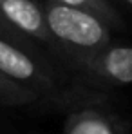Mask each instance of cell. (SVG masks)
Here are the masks:
<instances>
[{
    "label": "cell",
    "mask_w": 132,
    "mask_h": 134,
    "mask_svg": "<svg viewBox=\"0 0 132 134\" xmlns=\"http://www.w3.org/2000/svg\"><path fill=\"white\" fill-rule=\"evenodd\" d=\"M40 4L54 40V54L62 64L112 44L114 29L101 16L54 0H40Z\"/></svg>",
    "instance_id": "6da1fadb"
},
{
    "label": "cell",
    "mask_w": 132,
    "mask_h": 134,
    "mask_svg": "<svg viewBox=\"0 0 132 134\" xmlns=\"http://www.w3.org/2000/svg\"><path fill=\"white\" fill-rule=\"evenodd\" d=\"M0 72L35 91L42 102L65 109L78 85H67L38 45H20L0 38Z\"/></svg>",
    "instance_id": "7a4b0ae2"
},
{
    "label": "cell",
    "mask_w": 132,
    "mask_h": 134,
    "mask_svg": "<svg viewBox=\"0 0 132 134\" xmlns=\"http://www.w3.org/2000/svg\"><path fill=\"white\" fill-rule=\"evenodd\" d=\"M64 65L87 89L107 92L109 89L127 87L132 85V45L109 44L92 54L71 58Z\"/></svg>",
    "instance_id": "3957f363"
},
{
    "label": "cell",
    "mask_w": 132,
    "mask_h": 134,
    "mask_svg": "<svg viewBox=\"0 0 132 134\" xmlns=\"http://www.w3.org/2000/svg\"><path fill=\"white\" fill-rule=\"evenodd\" d=\"M107 103V92L87 89L67 109L64 134H129L130 123Z\"/></svg>",
    "instance_id": "277c9868"
},
{
    "label": "cell",
    "mask_w": 132,
    "mask_h": 134,
    "mask_svg": "<svg viewBox=\"0 0 132 134\" xmlns=\"http://www.w3.org/2000/svg\"><path fill=\"white\" fill-rule=\"evenodd\" d=\"M0 13L15 29L36 44H44L54 54V40L40 0H0Z\"/></svg>",
    "instance_id": "5b68a950"
},
{
    "label": "cell",
    "mask_w": 132,
    "mask_h": 134,
    "mask_svg": "<svg viewBox=\"0 0 132 134\" xmlns=\"http://www.w3.org/2000/svg\"><path fill=\"white\" fill-rule=\"evenodd\" d=\"M40 102L42 98L35 91L13 82L0 72V107H29Z\"/></svg>",
    "instance_id": "8992f818"
},
{
    "label": "cell",
    "mask_w": 132,
    "mask_h": 134,
    "mask_svg": "<svg viewBox=\"0 0 132 134\" xmlns=\"http://www.w3.org/2000/svg\"><path fill=\"white\" fill-rule=\"evenodd\" d=\"M54 2H60V4H65V5H71V7H80V9L90 11V13L101 16L103 20H107L112 25L114 31L125 27L123 18L119 16V13L116 11V7L110 4L109 0H54Z\"/></svg>",
    "instance_id": "52a82bcc"
},
{
    "label": "cell",
    "mask_w": 132,
    "mask_h": 134,
    "mask_svg": "<svg viewBox=\"0 0 132 134\" xmlns=\"http://www.w3.org/2000/svg\"><path fill=\"white\" fill-rule=\"evenodd\" d=\"M0 38L9 40V42H15V44H20V45H29V47L36 45L35 40H31L29 36H25V35L20 33L18 29H15L11 24L4 18L2 13H0Z\"/></svg>",
    "instance_id": "ba28073f"
},
{
    "label": "cell",
    "mask_w": 132,
    "mask_h": 134,
    "mask_svg": "<svg viewBox=\"0 0 132 134\" xmlns=\"http://www.w3.org/2000/svg\"><path fill=\"white\" fill-rule=\"evenodd\" d=\"M123 4H125V5H129V7L132 9V0H123Z\"/></svg>",
    "instance_id": "9c48e42d"
}]
</instances>
